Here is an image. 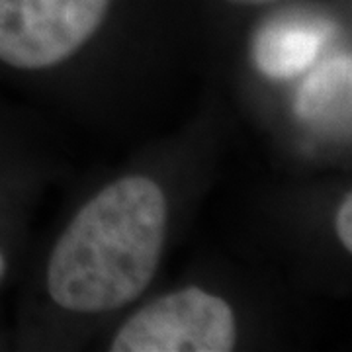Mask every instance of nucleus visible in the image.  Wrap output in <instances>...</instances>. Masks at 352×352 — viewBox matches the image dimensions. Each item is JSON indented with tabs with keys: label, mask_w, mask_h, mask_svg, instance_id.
Returning <instances> with one entry per match:
<instances>
[{
	"label": "nucleus",
	"mask_w": 352,
	"mask_h": 352,
	"mask_svg": "<svg viewBox=\"0 0 352 352\" xmlns=\"http://www.w3.org/2000/svg\"><path fill=\"white\" fill-rule=\"evenodd\" d=\"M4 274H6V261H4V256H2V252H0V282H2Z\"/></svg>",
	"instance_id": "8"
},
{
	"label": "nucleus",
	"mask_w": 352,
	"mask_h": 352,
	"mask_svg": "<svg viewBox=\"0 0 352 352\" xmlns=\"http://www.w3.org/2000/svg\"><path fill=\"white\" fill-rule=\"evenodd\" d=\"M112 0H0V61L24 71L71 59L96 36Z\"/></svg>",
	"instance_id": "2"
},
{
	"label": "nucleus",
	"mask_w": 352,
	"mask_h": 352,
	"mask_svg": "<svg viewBox=\"0 0 352 352\" xmlns=\"http://www.w3.org/2000/svg\"><path fill=\"white\" fill-rule=\"evenodd\" d=\"M351 65L349 61H337L323 69L319 75L311 76V82L305 87L300 100V112L303 116H319L325 113L327 102L342 100L344 92L351 87Z\"/></svg>",
	"instance_id": "5"
},
{
	"label": "nucleus",
	"mask_w": 352,
	"mask_h": 352,
	"mask_svg": "<svg viewBox=\"0 0 352 352\" xmlns=\"http://www.w3.org/2000/svg\"><path fill=\"white\" fill-rule=\"evenodd\" d=\"M227 2H233V4H241V6H263V4H270V2H276V0H227Z\"/></svg>",
	"instance_id": "7"
},
{
	"label": "nucleus",
	"mask_w": 352,
	"mask_h": 352,
	"mask_svg": "<svg viewBox=\"0 0 352 352\" xmlns=\"http://www.w3.org/2000/svg\"><path fill=\"white\" fill-rule=\"evenodd\" d=\"M168 227L163 190L147 176H124L80 208L47 264V292L76 314L120 309L147 289Z\"/></svg>",
	"instance_id": "1"
},
{
	"label": "nucleus",
	"mask_w": 352,
	"mask_h": 352,
	"mask_svg": "<svg viewBox=\"0 0 352 352\" xmlns=\"http://www.w3.org/2000/svg\"><path fill=\"white\" fill-rule=\"evenodd\" d=\"M335 229H337V235H339L340 245L352 251V194L349 192L344 196V200L340 201L339 212L335 217Z\"/></svg>",
	"instance_id": "6"
},
{
	"label": "nucleus",
	"mask_w": 352,
	"mask_h": 352,
	"mask_svg": "<svg viewBox=\"0 0 352 352\" xmlns=\"http://www.w3.org/2000/svg\"><path fill=\"white\" fill-rule=\"evenodd\" d=\"M237 344L231 305L190 286L131 315L113 337L112 352H229Z\"/></svg>",
	"instance_id": "3"
},
{
	"label": "nucleus",
	"mask_w": 352,
	"mask_h": 352,
	"mask_svg": "<svg viewBox=\"0 0 352 352\" xmlns=\"http://www.w3.org/2000/svg\"><path fill=\"white\" fill-rule=\"evenodd\" d=\"M323 38L325 32L309 24L270 25L256 45L258 65L272 76L294 75L314 61Z\"/></svg>",
	"instance_id": "4"
}]
</instances>
